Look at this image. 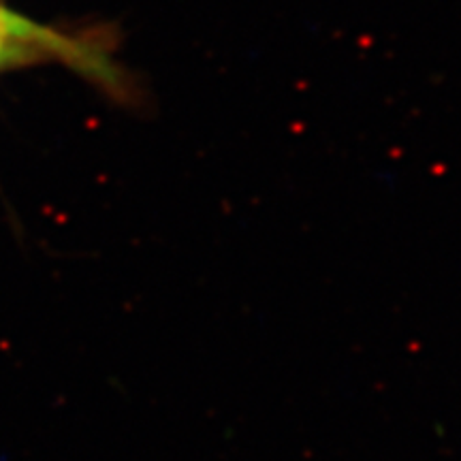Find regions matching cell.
<instances>
[{
  "label": "cell",
  "instance_id": "obj_1",
  "mask_svg": "<svg viewBox=\"0 0 461 461\" xmlns=\"http://www.w3.org/2000/svg\"><path fill=\"white\" fill-rule=\"evenodd\" d=\"M50 62L68 67L113 99H126L132 92L107 34L41 24L0 0V73Z\"/></svg>",
  "mask_w": 461,
  "mask_h": 461
}]
</instances>
